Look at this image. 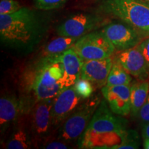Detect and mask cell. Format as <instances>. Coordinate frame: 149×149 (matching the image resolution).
I'll use <instances>...</instances> for the list:
<instances>
[{"instance_id": "12", "label": "cell", "mask_w": 149, "mask_h": 149, "mask_svg": "<svg viewBox=\"0 0 149 149\" xmlns=\"http://www.w3.org/2000/svg\"><path fill=\"white\" fill-rule=\"evenodd\" d=\"M104 99L109 104L110 109L114 114L126 116L131 111L130 87L129 85L104 86L102 88Z\"/></svg>"}, {"instance_id": "8", "label": "cell", "mask_w": 149, "mask_h": 149, "mask_svg": "<svg viewBox=\"0 0 149 149\" xmlns=\"http://www.w3.org/2000/svg\"><path fill=\"white\" fill-rule=\"evenodd\" d=\"M84 100L76 93L74 86L65 89L53 99L51 109L53 130L59 128Z\"/></svg>"}, {"instance_id": "5", "label": "cell", "mask_w": 149, "mask_h": 149, "mask_svg": "<svg viewBox=\"0 0 149 149\" xmlns=\"http://www.w3.org/2000/svg\"><path fill=\"white\" fill-rule=\"evenodd\" d=\"M100 102V97H94L80 104L58 128L57 139L68 144L77 141L88 127Z\"/></svg>"}, {"instance_id": "13", "label": "cell", "mask_w": 149, "mask_h": 149, "mask_svg": "<svg viewBox=\"0 0 149 149\" xmlns=\"http://www.w3.org/2000/svg\"><path fill=\"white\" fill-rule=\"evenodd\" d=\"M116 61L137 79L144 80L149 76L148 65L137 46L121 51L117 56Z\"/></svg>"}, {"instance_id": "28", "label": "cell", "mask_w": 149, "mask_h": 149, "mask_svg": "<svg viewBox=\"0 0 149 149\" xmlns=\"http://www.w3.org/2000/svg\"><path fill=\"white\" fill-rule=\"evenodd\" d=\"M144 148L146 149H149V139L144 138Z\"/></svg>"}, {"instance_id": "2", "label": "cell", "mask_w": 149, "mask_h": 149, "mask_svg": "<svg viewBox=\"0 0 149 149\" xmlns=\"http://www.w3.org/2000/svg\"><path fill=\"white\" fill-rule=\"evenodd\" d=\"M107 104L106 100L100 102L88 127L78 139L79 148L115 149L126 139V121L115 116Z\"/></svg>"}, {"instance_id": "4", "label": "cell", "mask_w": 149, "mask_h": 149, "mask_svg": "<svg viewBox=\"0 0 149 149\" xmlns=\"http://www.w3.org/2000/svg\"><path fill=\"white\" fill-rule=\"evenodd\" d=\"M100 8L136 30L149 33V4L139 0H102Z\"/></svg>"}, {"instance_id": "10", "label": "cell", "mask_w": 149, "mask_h": 149, "mask_svg": "<svg viewBox=\"0 0 149 149\" xmlns=\"http://www.w3.org/2000/svg\"><path fill=\"white\" fill-rule=\"evenodd\" d=\"M102 31L117 51H122L135 47L141 42L138 33L130 25L120 23L108 24Z\"/></svg>"}, {"instance_id": "19", "label": "cell", "mask_w": 149, "mask_h": 149, "mask_svg": "<svg viewBox=\"0 0 149 149\" xmlns=\"http://www.w3.org/2000/svg\"><path fill=\"white\" fill-rule=\"evenodd\" d=\"M132 78L126 70L121 65L115 61L113 64L111 70L108 77L107 86L129 85Z\"/></svg>"}, {"instance_id": "6", "label": "cell", "mask_w": 149, "mask_h": 149, "mask_svg": "<svg viewBox=\"0 0 149 149\" xmlns=\"http://www.w3.org/2000/svg\"><path fill=\"white\" fill-rule=\"evenodd\" d=\"M72 48L84 61L109 58L115 50L102 31L90 32L79 37Z\"/></svg>"}, {"instance_id": "18", "label": "cell", "mask_w": 149, "mask_h": 149, "mask_svg": "<svg viewBox=\"0 0 149 149\" xmlns=\"http://www.w3.org/2000/svg\"><path fill=\"white\" fill-rule=\"evenodd\" d=\"M79 38L59 36L51 41L45 46L44 53L46 55L60 54L72 48Z\"/></svg>"}, {"instance_id": "26", "label": "cell", "mask_w": 149, "mask_h": 149, "mask_svg": "<svg viewBox=\"0 0 149 149\" xmlns=\"http://www.w3.org/2000/svg\"><path fill=\"white\" fill-rule=\"evenodd\" d=\"M137 46L138 47L139 51L141 52L142 55H144L149 67V37L139 42V44Z\"/></svg>"}, {"instance_id": "17", "label": "cell", "mask_w": 149, "mask_h": 149, "mask_svg": "<svg viewBox=\"0 0 149 149\" xmlns=\"http://www.w3.org/2000/svg\"><path fill=\"white\" fill-rule=\"evenodd\" d=\"M149 94V82L141 81L134 84L130 86V107L133 116L138 114L146 102Z\"/></svg>"}, {"instance_id": "9", "label": "cell", "mask_w": 149, "mask_h": 149, "mask_svg": "<svg viewBox=\"0 0 149 149\" xmlns=\"http://www.w3.org/2000/svg\"><path fill=\"white\" fill-rule=\"evenodd\" d=\"M102 21V19L96 15H73L61 23L56 31L59 36L79 38L97 27Z\"/></svg>"}, {"instance_id": "1", "label": "cell", "mask_w": 149, "mask_h": 149, "mask_svg": "<svg viewBox=\"0 0 149 149\" xmlns=\"http://www.w3.org/2000/svg\"><path fill=\"white\" fill-rule=\"evenodd\" d=\"M48 31L46 18L29 8L8 15H0L1 44L17 53H31L42 42Z\"/></svg>"}, {"instance_id": "7", "label": "cell", "mask_w": 149, "mask_h": 149, "mask_svg": "<svg viewBox=\"0 0 149 149\" xmlns=\"http://www.w3.org/2000/svg\"><path fill=\"white\" fill-rule=\"evenodd\" d=\"M53 99L39 100L31 110L29 123L35 146L41 148L50 138L53 130L51 109Z\"/></svg>"}, {"instance_id": "21", "label": "cell", "mask_w": 149, "mask_h": 149, "mask_svg": "<svg viewBox=\"0 0 149 149\" xmlns=\"http://www.w3.org/2000/svg\"><path fill=\"white\" fill-rule=\"evenodd\" d=\"M35 7L42 10H50L63 6L67 0H33Z\"/></svg>"}, {"instance_id": "3", "label": "cell", "mask_w": 149, "mask_h": 149, "mask_svg": "<svg viewBox=\"0 0 149 149\" xmlns=\"http://www.w3.org/2000/svg\"><path fill=\"white\" fill-rule=\"evenodd\" d=\"M31 74L28 88L34 95L35 102L55 98L65 90L62 81L64 69L59 60V54L42 57L31 70Z\"/></svg>"}, {"instance_id": "25", "label": "cell", "mask_w": 149, "mask_h": 149, "mask_svg": "<svg viewBox=\"0 0 149 149\" xmlns=\"http://www.w3.org/2000/svg\"><path fill=\"white\" fill-rule=\"evenodd\" d=\"M139 120L143 124L146 122H149V94L145 104L141 108L139 111L138 116Z\"/></svg>"}, {"instance_id": "24", "label": "cell", "mask_w": 149, "mask_h": 149, "mask_svg": "<svg viewBox=\"0 0 149 149\" xmlns=\"http://www.w3.org/2000/svg\"><path fill=\"white\" fill-rule=\"evenodd\" d=\"M41 148L46 149H67L70 148V147L68 143L57 139V140H48Z\"/></svg>"}, {"instance_id": "27", "label": "cell", "mask_w": 149, "mask_h": 149, "mask_svg": "<svg viewBox=\"0 0 149 149\" xmlns=\"http://www.w3.org/2000/svg\"><path fill=\"white\" fill-rule=\"evenodd\" d=\"M142 137H144V138L149 139V122H146L143 124Z\"/></svg>"}, {"instance_id": "22", "label": "cell", "mask_w": 149, "mask_h": 149, "mask_svg": "<svg viewBox=\"0 0 149 149\" xmlns=\"http://www.w3.org/2000/svg\"><path fill=\"white\" fill-rule=\"evenodd\" d=\"M139 141L137 132L128 130L127 137L122 144L115 147V149H135L139 148Z\"/></svg>"}, {"instance_id": "20", "label": "cell", "mask_w": 149, "mask_h": 149, "mask_svg": "<svg viewBox=\"0 0 149 149\" xmlns=\"http://www.w3.org/2000/svg\"><path fill=\"white\" fill-rule=\"evenodd\" d=\"M73 86L76 93L84 100L90 98L94 91L93 86L91 81L81 78H79L76 81Z\"/></svg>"}, {"instance_id": "11", "label": "cell", "mask_w": 149, "mask_h": 149, "mask_svg": "<svg viewBox=\"0 0 149 149\" xmlns=\"http://www.w3.org/2000/svg\"><path fill=\"white\" fill-rule=\"evenodd\" d=\"M30 102L19 100L14 95H3L0 99V130L1 135L6 133L10 126L25 113L29 109Z\"/></svg>"}, {"instance_id": "29", "label": "cell", "mask_w": 149, "mask_h": 149, "mask_svg": "<svg viewBox=\"0 0 149 149\" xmlns=\"http://www.w3.org/2000/svg\"><path fill=\"white\" fill-rule=\"evenodd\" d=\"M139 1H142V2H144V3H148V4H149V0H139Z\"/></svg>"}, {"instance_id": "23", "label": "cell", "mask_w": 149, "mask_h": 149, "mask_svg": "<svg viewBox=\"0 0 149 149\" xmlns=\"http://www.w3.org/2000/svg\"><path fill=\"white\" fill-rule=\"evenodd\" d=\"M22 7L15 0H1L0 1V15L13 13Z\"/></svg>"}, {"instance_id": "14", "label": "cell", "mask_w": 149, "mask_h": 149, "mask_svg": "<svg viewBox=\"0 0 149 149\" xmlns=\"http://www.w3.org/2000/svg\"><path fill=\"white\" fill-rule=\"evenodd\" d=\"M113 61L111 57L101 59H92L84 61L80 78L90 81L98 87L107 84Z\"/></svg>"}, {"instance_id": "15", "label": "cell", "mask_w": 149, "mask_h": 149, "mask_svg": "<svg viewBox=\"0 0 149 149\" xmlns=\"http://www.w3.org/2000/svg\"><path fill=\"white\" fill-rule=\"evenodd\" d=\"M59 60L63 64L64 74L62 78L65 89L74 86L80 78L84 61L77 53L70 48L64 53L59 54Z\"/></svg>"}, {"instance_id": "16", "label": "cell", "mask_w": 149, "mask_h": 149, "mask_svg": "<svg viewBox=\"0 0 149 149\" xmlns=\"http://www.w3.org/2000/svg\"><path fill=\"white\" fill-rule=\"evenodd\" d=\"M34 146L30 123L24 115L20 117L13 126L10 137L6 141V148L27 149Z\"/></svg>"}]
</instances>
